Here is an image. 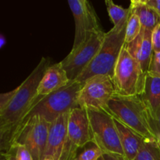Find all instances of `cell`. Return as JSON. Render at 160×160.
I'll use <instances>...</instances> for the list:
<instances>
[{
	"mask_svg": "<svg viewBox=\"0 0 160 160\" xmlns=\"http://www.w3.org/2000/svg\"><path fill=\"white\" fill-rule=\"evenodd\" d=\"M50 61L42 57L37 67L16 88L9 104L0 109V149L5 152L13 142L17 129L38 98V88L49 67Z\"/></svg>",
	"mask_w": 160,
	"mask_h": 160,
	"instance_id": "1",
	"label": "cell"
},
{
	"mask_svg": "<svg viewBox=\"0 0 160 160\" xmlns=\"http://www.w3.org/2000/svg\"><path fill=\"white\" fill-rule=\"evenodd\" d=\"M108 112L145 140L158 141L153 129V120L141 95H115L108 105Z\"/></svg>",
	"mask_w": 160,
	"mask_h": 160,
	"instance_id": "2",
	"label": "cell"
},
{
	"mask_svg": "<svg viewBox=\"0 0 160 160\" xmlns=\"http://www.w3.org/2000/svg\"><path fill=\"white\" fill-rule=\"evenodd\" d=\"M83 85V83L78 81H70L65 87L49 95L45 96L38 95L37 99L31 106V108L17 129L13 142H15L20 128L33 117H40L52 123L59 116L70 112L75 108H78V95Z\"/></svg>",
	"mask_w": 160,
	"mask_h": 160,
	"instance_id": "3",
	"label": "cell"
},
{
	"mask_svg": "<svg viewBox=\"0 0 160 160\" xmlns=\"http://www.w3.org/2000/svg\"><path fill=\"white\" fill-rule=\"evenodd\" d=\"M126 28L123 31L112 29L106 33L104 42L95 57L87 68L77 78L76 81L85 83L97 76L113 78L114 70L122 49L125 45Z\"/></svg>",
	"mask_w": 160,
	"mask_h": 160,
	"instance_id": "4",
	"label": "cell"
},
{
	"mask_svg": "<svg viewBox=\"0 0 160 160\" xmlns=\"http://www.w3.org/2000/svg\"><path fill=\"white\" fill-rule=\"evenodd\" d=\"M146 74L124 45L116 65L112 78L115 95L121 96L142 95Z\"/></svg>",
	"mask_w": 160,
	"mask_h": 160,
	"instance_id": "5",
	"label": "cell"
},
{
	"mask_svg": "<svg viewBox=\"0 0 160 160\" xmlns=\"http://www.w3.org/2000/svg\"><path fill=\"white\" fill-rule=\"evenodd\" d=\"M92 136V143L99 147L105 153L124 156L115 120L109 112L86 109Z\"/></svg>",
	"mask_w": 160,
	"mask_h": 160,
	"instance_id": "6",
	"label": "cell"
},
{
	"mask_svg": "<svg viewBox=\"0 0 160 160\" xmlns=\"http://www.w3.org/2000/svg\"><path fill=\"white\" fill-rule=\"evenodd\" d=\"M90 123L85 109L75 108L70 112L67 136L60 160H75L79 148L92 143Z\"/></svg>",
	"mask_w": 160,
	"mask_h": 160,
	"instance_id": "7",
	"label": "cell"
},
{
	"mask_svg": "<svg viewBox=\"0 0 160 160\" xmlns=\"http://www.w3.org/2000/svg\"><path fill=\"white\" fill-rule=\"evenodd\" d=\"M114 95L112 78L107 76L94 77L84 83L78 95V107L108 112V105Z\"/></svg>",
	"mask_w": 160,
	"mask_h": 160,
	"instance_id": "8",
	"label": "cell"
},
{
	"mask_svg": "<svg viewBox=\"0 0 160 160\" xmlns=\"http://www.w3.org/2000/svg\"><path fill=\"white\" fill-rule=\"evenodd\" d=\"M75 23L74 41L72 49L77 48L93 34L103 32L95 9L87 0H68Z\"/></svg>",
	"mask_w": 160,
	"mask_h": 160,
	"instance_id": "9",
	"label": "cell"
},
{
	"mask_svg": "<svg viewBox=\"0 0 160 160\" xmlns=\"http://www.w3.org/2000/svg\"><path fill=\"white\" fill-rule=\"evenodd\" d=\"M105 36L104 31L93 34L82 45L72 49L65 59L61 61L70 81H76L93 60L104 42Z\"/></svg>",
	"mask_w": 160,
	"mask_h": 160,
	"instance_id": "10",
	"label": "cell"
},
{
	"mask_svg": "<svg viewBox=\"0 0 160 160\" xmlns=\"http://www.w3.org/2000/svg\"><path fill=\"white\" fill-rule=\"evenodd\" d=\"M50 124L42 117H33L20 128L14 142L25 145L34 160H43Z\"/></svg>",
	"mask_w": 160,
	"mask_h": 160,
	"instance_id": "11",
	"label": "cell"
},
{
	"mask_svg": "<svg viewBox=\"0 0 160 160\" xmlns=\"http://www.w3.org/2000/svg\"><path fill=\"white\" fill-rule=\"evenodd\" d=\"M69 114L70 112L59 116L50 124L43 159L51 158L54 160H60L67 141Z\"/></svg>",
	"mask_w": 160,
	"mask_h": 160,
	"instance_id": "12",
	"label": "cell"
},
{
	"mask_svg": "<svg viewBox=\"0 0 160 160\" xmlns=\"http://www.w3.org/2000/svg\"><path fill=\"white\" fill-rule=\"evenodd\" d=\"M152 33V31L142 28L140 34L134 41L125 44L128 51L139 62L145 74L148 71L153 54Z\"/></svg>",
	"mask_w": 160,
	"mask_h": 160,
	"instance_id": "13",
	"label": "cell"
},
{
	"mask_svg": "<svg viewBox=\"0 0 160 160\" xmlns=\"http://www.w3.org/2000/svg\"><path fill=\"white\" fill-rule=\"evenodd\" d=\"M70 82L61 62L52 64L49 66L42 77L37 94L38 96H45L65 87Z\"/></svg>",
	"mask_w": 160,
	"mask_h": 160,
	"instance_id": "14",
	"label": "cell"
},
{
	"mask_svg": "<svg viewBox=\"0 0 160 160\" xmlns=\"http://www.w3.org/2000/svg\"><path fill=\"white\" fill-rule=\"evenodd\" d=\"M141 98L148 108L154 124L160 118V77L147 73Z\"/></svg>",
	"mask_w": 160,
	"mask_h": 160,
	"instance_id": "15",
	"label": "cell"
},
{
	"mask_svg": "<svg viewBox=\"0 0 160 160\" xmlns=\"http://www.w3.org/2000/svg\"><path fill=\"white\" fill-rule=\"evenodd\" d=\"M115 120V119H114ZM124 156L128 160H134L138 153L145 139L131 131L118 120H115Z\"/></svg>",
	"mask_w": 160,
	"mask_h": 160,
	"instance_id": "16",
	"label": "cell"
},
{
	"mask_svg": "<svg viewBox=\"0 0 160 160\" xmlns=\"http://www.w3.org/2000/svg\"><path fill=\"white\" fill-rule=\"evenodd\" d=\"M131 12L135 13L140 19L142 27L152 31L160 23V17L146 0H131L129 6Z\"/></svg>",
	"mask_w": 160,
	"mask_h": 160,
	"instance_id": "17",
	"label": "cell"
},
{
	"mask_svg": "<svg viewBox=\"0 0 160 160\" xmlns=\"http://www.w3.org/2000/svg\"><path fill=\"white\" fill-rule=\"evenodd\" d=\"M106 8L108 14L111 21L113 23V29L117 31H123L127 28L128 18L131 14L130 8H123L122 6L117 5L111 0H106Z\"/></svg>",
	"mask_w": 160,
	"mask_h": 160,
	"instance_id": "18",
	"label": "cell"
},
{
	"mask_svg": "<svg viewBox=\"0 0 160 160\" xmlns=\"http://www.w3.org/2000/svg\"><path fill=\"white\" fill-rule=\"evenodd\" d=\"M134 160H160V142L145 139Z\"/></svg>",
	"mask_w": 160,
	"mask_h": 160,
	"instance_id": "19",
	"label": "cell"
},
{
	"mask_svg": "<svg viewBox=\"0 0 160 160\" xmlns=\"http://www.w3.org/2000/svg\"><path fill=\"white\" fill-rule=\"evenodd\" d=\"M1 155L4 160H34L27 147L19 142L12 143L9 149L1 152Z\"/></svg>",
	"mask_w": 160,
	"mask_h": 160,
	"instance_id": "20",
	"label": "cell"
},
{
	"mask_svg": "<svg viewBox=\"0 0 160 160\" xmlns=\"http://www.w3.org/2000/svg\"><path fill=\"white\" fill-rule=\"evenodd\" d=\"M142 28V23H141L139 17L135 13L131 12L128 23H127L125 44H128L134 41L140 34Z\"/></svg>",
	"mask_w": 160,
	"mask_h": 160,
	"instance_id": "21",
	"label": "cell"
},
{
	"mask_svg": "<svg viewBox=\"0 0 160 160\" xmlns=\"http://www.w3.org/2000/svg\"><path fill=\"white\" fill-rule=\"evenodd\" d=\"M104 153L99 147L92 143V145L86 148L82 152L78 155L75 160H99Z\"/></svg>",
	"mask_w": 160,
	"mask_h": 160,
	"instance_id": "22",
	"label": "cell"
},
{
	"mask_svg": "<svg viewBox=\"0 0 160 160\" xmlns=\"http://www.w3.org/2000/svg\"><path fill=\"white\" fill-rule=\"evenodd\" d=\"M147 73L160 77V52H153L152 57L150 62L149 68Z\"/></svg>",
	"mask_w": 160,
	"mask_h": 160,
	"instance_id": "23",
	"label": "cell"
},
{
	"mask_svg": "<svg viewBox=\"0 0 160 160\" xmlns=\"http://www.w3.org/2000/svg\"><path fill=\"white\" fill-rule=\"evenodd\" d=\"M152 42L153 52H160V23L155 28L152 33Z\"/></svg>",
	"mask_w": 160,
	"mask_h": 160,
	"instance_id": "24",
	"label": "cell"
},
{
	"mask_svg": "<svg viewBox=\"0 0 160 160\" xmlns=\"http://www.w3.org/2000/svg\"><path fill=\"white\" fill-rule=\"evenodd\" d=\"M16 89L11 91V92H7V93H2L0 95V109H2L3 108L6 107L9 102L12 100L14 94H15Z\"/></svg>",
	"mask_w": 160,
	"mask_h": 160,
	"instance_id": "25",
	"label": "cell"
},
{
	"mask_svg": "<svg viewBox=\"0 0 160 160\" xmlns=\"http://www.w3.org/2000/svg\"><path fill=\"white\" fill-rule=\"evenodd\" d=\"M102 158L104 160H128L124 156L112 153H104Z\"/></svg>",
	"mask_w": 160,
	"mask_h": 160,
	"instance_id": "26",
	"label": "cell"
},
{
	"mask_svg": "<svg viewBox=\"0 0 160 160\" xmlns=\"http://www.w3.org/2000/svg\"><path fill=\"white\" fill-rule=\"evenodd\" d=\"M146 2L155 9L160 17V0H146Z\"/></svg>",
	"mask_w": 160,
	"mask_h": 160,
	"instance_id": "27",
	"label": "cell"
},
{
	"mask_svg": "<svg viewBox=\"0 0 160 160\" xmlns=\"http://www.w3.org/2000/svg\"><path fill=\"white\" fill-rule=\"evenodd\" d=\"M153 129H154L155 133H156V138H157L158 142L160 141V118L158 121H156L153 124Z\"/></svg>",
	"mask_w": 160,
	"mask_h": 160,
	"instance_id": "28",
	"label": "cell"
},
{
	"mask_svg": "<svg viewBox=\"0 0 160 160\" xmlns=\"http://www.w3.org/2000/svg\"><path fill=\"white\" fill-rule=\"evenodd\" d=\"M43 160H54V159H51V158H45V159H44Z\"/></svg>",
	"mask_w": 160,
	"mask_h": 160,
	"instance_id": "29",
	"label": "cell"
},
{
	"mask_svg": "<svg viewBox=\"0 0 160 160\" xmlns=\"http://www.w3.org/2000/svg\"><path fill=\"white\" fill-rule=\"evenodd\" d=\"M99 160H104V159H103V158H102H102H101V159H100Z\"/></svg>",
	"mask_w": 160,
	"mask_h": 160,
	"instance_id": "30",
	"label": "cell"
},
{
	"mask_svg": "<svg viewBox=\"0 0 160 160\" xmlns=\"http://www.w3.org/2000/svg\"><path fill=\"white\" fill-rule=\"evenodd\" d=\"M159 142H160V141H159Z\"/></svg>",
	"mask_w": 160,
	"mask_h": 160,
	"instance_id": "31",
	"label": "cell"
}]
</instances>
